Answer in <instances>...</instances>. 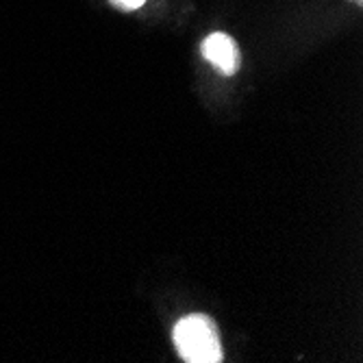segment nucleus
Returning <instances> with one entry per match:
<instances>
[{
  "label": "nucleus",
  "instance_id": "nucleus-1",
  "mask_svg": "<svg viewBox=\"0 0 363 363\" xmlns=\"http://www.w3.org/2000/svg\"><path fill=\"white\" fill-rule=\"evenodd\" d=\"M174 346L187 363H220L222 344L216 322L207 315H187L174 326Z\"/></svg>",
  "mask_w": 363,
  "mask_h": 363
},
{
  "label": "nucleus",
  "instance_id": "nucleus-2",
  "mask_svg": "<svg viewBox=\"0 0 363 363\" xmlns=\"http://www.w3.org/2000/svg\"><path fill=\"white\" fill-rule=\"evenodd\" d=\"M201 52L213 68H218L226 77L235 74L242 65L240 48H238L235 40L226 35V33H211V35L205 38V42L201 44Z\"/></svg>",
  "mask_w": 363,
  "mask_h": 363
},
{
  "label": "nucleus",
  "instance_id": "nucleus-3",
  "mask_svg": "<svg viewBox=\"0 0 363 363\" xmlns=\"http://www.w3.org/2000/svg\"><path fill=\"white\" fill-rule=\"evenodd\" d=\"M111 3L116 7L124 9V11H135V9H140L146 3V0H111Z\"/></svg>",
  "mask_w": 363,
  "mask_h": 363
},
{
  "label": "nucleus",
  "instance_id": "nucleus-4",
  "mask_svg": "<svg viewBox=\"0 0 363 363\" xmlns=\"http://www.w3.org/2000/svg\"><path fill=\"white\" fill-rule=\"evenodd\" d=\"M352 3H354V5H359V7H361V5H363V0H352Z\"/></svg>",
  "mask_w": 363,
  "mask_h": 363
}]
</instances>
